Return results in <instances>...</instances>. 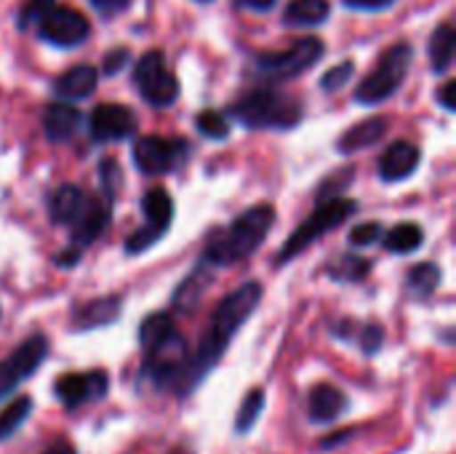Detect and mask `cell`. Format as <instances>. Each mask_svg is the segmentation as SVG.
<instances>
[{"label":"cell","mask_w":456,"mask_h":454,"mask_svg":"<svg viewBox=\"0 0 456 454\" xmlns=\"http://www.w3.org/2000/svg\"><path fill=\"white\" fill-rule=\"evenodd\" d=\"M262 302V284L248 281L243 286H238L235 292H230L214 310L206 334L200 337L195 353L187 361V372L184 380L179 385V393L187 396L200 380H206V375L216 367V361L224 356L227 345L232 343V337L240 332V326L251 318V313L256 310V305Z\"/></svg>","instance_id":"6da1fadb"},{"label":"cell","mask_w":456,"mask_h":454,"mask_svg":"<svg viewBox=\"0 0 456 454\" xmlns=\"http://www.w3.org/2000/svg\"><path fill=\"white\" fill-rule=\"evenodd\" d=\"M139 343L144 351V375L155 385H171L179 391L190 353L184 351V340L168 313H152L142 321Z\"/></svg>","instance_id":"7a4b0ae2"},{"label":"cell","mask_w":456,"mask_h":454,"mask_svg":"<svg viewBox=\"0 0 456 454\" xmlns=\"http://www.w3.org/2000/svg\"><path fill=\"white\" fill-rule=\"evenodd\" d=\"M275 217H278L275 206L270 203L251 206L248 211L235 217V222L206 246L203 260L211 265H232V262L246 260L262 246V241L275 225Z\"/></svg>","instance_id":"3957f363"},{"label":"cell","mask_w":456,"mask_h":454,"mask_svg":"<svg viewBox=\"0 0 456 454\" xmlns=\"http://www.w3.org/2000/svg\"><path fill=\"white\" fill-rule=\"evenodd\" d=\"M232 115L248 128H294L302 120V104L289 94L256 88L232 104Z\"/></svg>","instance_id":"277c9868"},{"label":"cell","mask_w":456,"mask_h":454,"mask_svg":"<svg viewBox=\"0 0 456 454\" xmlns=\"http://www.w3.org/2000/svg\"><path fill=\"white\" fill-rule=\"evenodd\" d=\"M358 211V203L355 201H350V198H331V201H323L315 211H313V217H307L294 233H291V238L286 241V246L278 252V265H286L289 260H294L297 254H302L307 246H313L323 233H329V230H334V227H339L350 214H355Z\"/></svg>","instance_id":"5b68a950"},{"label":"cell","mask_w":456,"mask_h":454,"mask_svg":"<svg viewBox=\"0 0 456 454\" xmlns=\"http://www.w3.org/2000/svg\"><path fill=\"white\" fill-rule=\"evenodd\" d=\"M409 67H411V45L409 43H398V45L387 48L382 54L379 64L358 86V91H355L358 102H363V104H379L387 96H393L401 88Z\"/></svg>","instance_id":"8992f818"},{"label":"cell","mask_w":456,"mask_h":454,"mask_svg":"<svg viewBox=\"0 0 456 454\" xmlns=\"http://www.w3.org/2000/svg\"><path fill=\"white\" fill-rule=\"evenodd\" d=\"M134 83H136L139 94L155 107H168L179 96V83L171 75V70L166 67V59L160 51H147L136 62Z\"/></svg>","instance_id":"52a82bcc"},{"label":"cell","mask_w":456,"mask_h":454,"mask_svg":"<svg viewBox=\"0 0 456 454\" xmlns=\"http://www.w3.org/2000/svg\"><path fill=\"white\" fill-rule=\"evenodd\" d=\"M142 209H144L147 225L126 238V252L128 254H142L152 244H158L163 238V233L171 227V219H174V201L163 187L150 190L144 195V201H142Z\"/></svg>","instance_id":"ba28073f"},{"label":"cell","mask_w":456,"mask_h":454,"mask_svg":"<svg viewBox=\"0 0 456 454\" xmlns=\"http://www.w3.org/2000/svg\"><path fill=\"white\" fill-rule=\"evenodd\" d=\"M323 56V43L318 37H302L297 40L291 48L278 51V54H262L256 59L259 72H265L267 78L275 80H286V78H297L299 72L310 70L318 59Z\"/></svg>","instance_id":"9c48e42d"},{"label":"cell","mask_w":456,"mask_h":454,"mask_svg":"<svg viewBox=\"0 0 456 454\" xmlns=\"http://www.w3.org/2000/svg\"><path fill=\"white\" fill-rule=\"evenodd\" d=\"M45 356H48V340L43 334H32L8 359H3L0 361V401L11 391H16L27 377H32L37 367L45 361Z\"/></svg>","instance_id":"30bf717a"},{"label":"cell","mask_w":456,"mask_h":454,"mask_svg":"<svg viewBox=\"0 0 456 454\" xmlns=\"http://www.w3.org/2000/svg\"><path fill=\"white\" fill-rule=\"evenodd\" d=\"M40 37L59 45V48H72L77 43H83L88 37V19L75 11V8H67V5H53L40 21Z\"/></svg>","instance_id":"8fae6325"},{"label":"cell","mask_w":456,"mask_h":454,"mask_svg":"<svg viewBox=\"0 0 456 454\" xmlns=\"http://www.w3.org/2000/svg\"><path fill=\"white\" fill-rule=\"evenodd\" d=\"M182 147H184L182 142H171L163 136H142L134 144V163L147 177L166 174L176 166Z\"/></svg>","instance_id":"7c38bea8"},{"label":"cell","mask_w":456,"mask_h":454,"mask_svg":"<svg viewBox=\"0 0 456 454\" xmlns=\"http://www.w3.org/2000/svg\"><path fill=\"white\" fill-rule=\"evenodd\" d=\"M134 128H136L134 112L123 104H99L88 120V131L94 142H118L131 136Z\"/></svg>","instance_id":"4fadbf2b"},{"label":"cell","mask_w":456,"mask_h":454,"mask_svg":"<svg viewBox=\"0 0 456 454\" xmlns=\"http://www.w3.org/2000/svg\"><path fill=\"white\" fill-rule=\"evenodd\" d=\"M56 399L67 407L75 409L80 404H86L88 399H102L107 393V375L104 372H91V375H61L53 385Z\"/></svg>","instance_id":"5bb4252c"},{"label":"cell","mask_w":456,"mask_h":454,"mask_svg":"<svg viewBox=\"0 0 456 454\" xmlns=\"http://www.w3.org/2000/svg\"><path fill=\"white\" fill-rule=\"evenodd\" d=\"M419 166V147L401 139L395 144H390L379 161V174L385 182H401L406 177H411Z\"/></svg>","instance_id":"9a60e30c"},{"label":"cell","mask_w":456,"mask_h":454,"mask_svg":"<svg viewBox=\"0 0 456 454\" xmlns=\"http://www.w3.org/2000/svg\"><path fill=\"white\" fill-rule=\"evenodd\" d=\"M107 222H110V203H102V201H86V206L80 209V214L75 217V222L69 225L72 227V241H75V246L80 249V246H88V244H94L102 233H104V227H107Z\"/></svg>","instance_id":"2e32d148"},{"label":"cell","mask_w":456,"mask_h":454,"mask_svg":"<svg viewBox=\"0 0 456 454\" xmlns=\"http://www.w3.org/2000/svg\"><path fill=\"white\" fill-rule=\"evenodd\" d=\"M347 409V396L337 385H315L307 399V415L313 423H331Z\"/></svg>","instance_id":"e0dca14e"},{"label":"cell","mask_w":456,"mask_h":454,"mask_svg":"<svg viewBox=\"0 0 456 454\" xmlns=\"http://www.w3.org/2000/svg\"><path fill=\"white\" fill-rule=\"evenodd\" d=\"M120 316V300L118 297H104V300H91L75 308L72 313V329L86 332L96 326H107Z\"/></svg>","instance_id":"ac0fdd59"},{"label":"cell","mask_w":456,"mask_h":454,"mask_svg":"<svg viewBox=\"0 0 456 454\" xmlns=\"http://www.w3.org/2000/svg\"><path fill=\"white\" fill-rule=\"evenodd\" d=\"M88 195L75 187V185H59L51 195H48V214L56 225H72L75 217L80 214V209L86 206Z\"/></svg>","instance_id":"d6986e66"},{"label":"cell","mask_w":456,"mask_h":454,"mask_svg":"<svg viewBox=\"0 0 456 454\" xmlns=\"http://www.w3.org/2000/svg\"><path fill=\"white\" fill-rule=\"evenodd\" d=\"M80 126V112L72 104L56 102L48 104L43 112V131L51 142H67Z\"/></svg>","instance_id":"ffe728a7"},{"label":"cell","mask_w":456,"mask_h":454,"mask_svg":"<svg viewBox=\"0 0 456 454\" xmlns=\"http://www.w3.org/2000/svg\"><path fill=\"white\" fill-rule=\"evenodd\" d=\"M387 131V120L385 118H369V120H361L358 126L347 128L342 136H339V153H358V150H366L371 147L374 142H379Z\"/></svg>","instance_id":"44dd1931"},{"label":"cell","mask_w":456,"mask_h":454,"mask_svg":"<svg viewBox=\"0 0 456 454\" xmlns=\"http://www.w3.org/2000/svg\"><path fill=\"white\" fill-rule=\"evenodd\" d=\"M96 80H99V75L94 67L77 64L56 80V94L61 99H86L96 91Z\"/></svg>","instance_id":"7402d4cb"},{"label":"cell","mask_w":456,"mask_h":454,"mask_svg":"<svg viewBox=\"0 0 456 454\" xmlns=\"http://www.w3.org/2000/svg\"><path fill=\"white\" fill-rule=\"evenodd\" d=\"M329 0H291L283 19L291 27H315L329 19Z\"/></svg>","instance_id":"603a6c76"},{"label":"cell","mask_w":456,"mask_h":454,"mask_svg":"<svg viewBox=\"0 0 456 454\" xmlns=\"http://www.w3.org/2000/svg\"><path fill=\"white\" fill-rule=\"evenodd\" d=\"M454 27L446 21L441 24L433 37H430V64L436 72H446L452 67V59H454Z\"/></svg>","instance_id":"cb8c5ba5"},{"label":"cell","mask_w":456,"mask_h":454,"mask_svg":"<svg viewBox=\"0 0 456 454\" xmlns=\"http://www.w3.org/2000/svg\"><path fill=\"white\" fill-rule=\"evenodd\" d=\"M422 241H425V233L414 222H401L385 235V246L395 254H411L422 246Z\"/></svg>","instance_id":"d4e9b609"},{"label":"cell","mask_w":456,"mask_h":454,"mask_svg":"<svg viewBox=\"0 0 456 454\" xmlns=\"http://www.w3.org/2000/svg\"><path fill=\"white\" fill-rule=\"evenodd\" d=\"M29 412H32V399L29 396H19L8 407H3L0 409V442L11 439L21 428V423L29 417Z\"/></svg>","instance_id":"484cf974"},{"label":"cell","mask_w":456,"mask_h":454,"mask_svg":"<svg viewBox=\"0 0 456 454\" xmlns=\"http://www.w3.org/2000/svg\"><path fill=\"white\" fill-rule=\"evenodd\" d=\"M265 401H267V396H265L262 388L248 391V396L243 399V404L238 409V417H235V433H248L254 428V423L259 420V415L265 409Z\"/></svg>","instance_id":"4316f807"},{"label":"cell","mask_w":456,"mask_h":454,"mask_svg":"<svg viewBox=\"0 0 456 454\" xmlns=\"http://www.w3.org/2000/svg\"><path fill=\"white\" fill-rule=\"evenodd\" d=\"M438 284H441V268L433 262L414 265V270L409 273V289L417 297H430L438 289Z\"/></svg>","instance_id":"83f0119b"},{"label":"cell","mask_w":456,"mask_h":454,"mask_svg":"<svg viewBox=\"0 0 456 454\" xmlns=\"http://www.w3.org/2000/svg\"><path fill=\"white\" fill-rule=\"evenodd\" d=\"M195 126H198V131H200L203 136H208V139H224V136L230 134L227 118H224L222 112H216V110L200 112L198 120H195Z\"/></svg>","instance_id":"f1b7e54d"},{"label":"cell","mask_w":456,"mask_h":454,"mask_svg":"<svg viewBox=\"0 0 456 454\" xmlns=\"http://www.w3.org/2000/svg\"><path fill=\"white\" fill-rule=\"evenodd\" d=\"M329 273L339 281H361L369 273V262L363 257H339Z\"/></svg>","instance_id":"f546056e"},{"label":"cell","mask_w":456,"mask_h":454,"mask_svg":"<svg viewBox=\"0 0 456 454\" xmlns=\"http://www.w3.org/2000/svg\"><path fill=\"white\" fill-rule=\"evenodd\" d=\"M200 278L198 276H190L179 289H176V294H174V308L176 310H192V305H195V300H198V294H200V284H198Z\"/></svg>","instance_id":"4dcf8cb0"},{"label":"cell","mask_w":456,"mask_h":454,"mask_svg":"<svg viewBox=\"0 0 456 454\" xmlns=\"http://www.w3.org/2000/svg\"><path fill=\"white\" fill-rule=\"evenodd\" d=\"M56 0H27L19 11V27H29L35 21H40L51 8H53Z\"/></svg>","instance_id":"1f68e13d"},{"label":"cell","mask_w":456,"mask_h":454,"mask_svg":"<svg viewBox=\"0 0 456 454\" xmlns=\"http://www.w3.org/2000/svg\"><path fill=\"white\" fill-rule=\"evenodd\" d=\"M353 72H355V64H353V62H342L339 67H334V70H329V72L323 75L321 88H323V91H339V88L353 78Z\"/></svg>","instance_id":"d6a6232c"},{"label":"cell","mask_w":456,"mask_h":454,"mask_svg":"<svg viewBox=\"0 0 456 454\" xmlns=\"http://www.w3.org/2000/svg\"><path fill=\"white\" fill-rule=\"evenodd\" d=\"M382 238V225L379 222H363L350 230V244L353 246H371Z\"/></svg>","instance_id":"836d02e7"},{"label":"cell","mask_w":456,"mask_h":454,"mask_svg":"<svg viewBox=\"0 0 456 454\" xmlns=\"http://www.w3.org/2000/svg\"><path fill=\"white\" fill-rule=\"evenodd\" d=\"M99 174H102V185H104V193H107V203L115 198V185L120 182V169L112 158H104L102 166H99Z\"/></svg>","instance_id":"e575fe53"},{"label":"cell","mask_w":456,"mask_h":454,"mask_svg":"<svg viewBox=\"0 0 456 454\" xmlns=\"http://www.w3.org/2000/svg\"><path fill=\"white\" fill-rule=\"evenodd\" d=\"M382 340H385V332H382V326H377V324L366 326V329L361 332V345H363V353H377V351H379V345H382Z\"/></svg>","instance_id":"d590c367"},{"label":"cell","mask_w":456,"mask_h":454,"mask_svg":"<svg viewBox=\"0 0 456 454\" xmlns=\"http://www.w3.org/2000/svg\"><path fill=\"white\" fill-rule=\"evenodd\" d=\"M91 5L102 13V16H118L120 11H126L131 5V0H91Z\"/></svg>","instance_id":"8d00e7d4"},{"label":"cell","mask_w":456,"mask_h":454,"mask_svg":"<svg viewBox=\"0 0 456 454\" xmlns=\"http://www.w3.org/2000/svg\"><path fill=\"white\" fill-rule=\"evenodd\" d=\"M126 59H128V51H126V48L110 51V54L104 56V72H107V75H115V72L126 64Z\"/></svg>","instance_id":"74e56055"},{"label":"cell","mask_w":456,"mask_h":454,"mask_svg":"<svg viewBox=\"0 0 456 454\" xmlns=\"http://www.w3.org/2000/svg\"><path fill=\"white\" fill-rule=\"evenodd\" d=\"M393 3L395 0H345L347 8H358V11H382Z\"/></svg>","instance_id":"f35d334b"},{"label":"cell","mask_w":456,"mask_h":454,"mask_svg":"<svg viewBox=\"0 0 456 454\" xmlns=\"http://www.w3.org/2000/svg\"><path fill=\"white\" fill-rule=\"evenodd\" d=\"M454 88H456V80H446V83L441 86V91H438V102H441L449 112H454L456 110Z\"/></svg>","instance_id":"ab89813d"},{"label":"cell","mask_w":456,"mask_h":454,"mask_svg":"<svg viewBox=\"0 0 456 454\" xmlns=\"http://www.w3.org/2000/svg\"><path fill=\"white\" fill-rule=\"evenodd\" d=\"M77 260H80V249L75 246H69L67 252H61V254H56V265L59 268H72V265H77Z\"/></svg>","instance_id":"60d3db41"},{"label":"cell","mask_w":456,"mask_h":454,"mask_svg":"<svg viewBox=\"0 0 456 454\" xmlns=\"http://www.w3.org/2000/svg\"><path fill=\"white\" fill-rule=\"evenodd\" d=\"M43 454H77V452H75V447H72V444H67V442H56V444H51V447H48Z\"/></svg>","instance_id":"b9f144b4"},{"label":"cell","mask_w":456,"mask_h":454,"mask_svg":"<svg viewBox=\"0 0 456 454\" xmlns=\"http://www.w3.org/2000/svg\"><path fill=\"white\" fill-rule=\"evenodd\" d=\"M243 5L254 8V11H270L275 5V0H240Z\"/></svg>","instance_id":"7bdbcfd3"},{"label":"cell","mask_w":456,"mask_h":454,"mask_svg":"<svg viewBox=\"0 0 456 454\" xmlns=\"http://www.w3.org/2000/svg\"><path fill=\"white\" fill-rule=\"evenodd\" d=\"M174 454H182V452H174Z\"/></svg>","instance_id":"ee69618b"}]
</instances>
